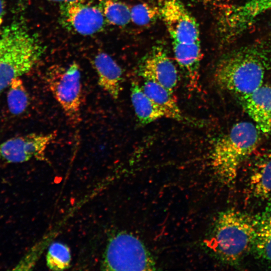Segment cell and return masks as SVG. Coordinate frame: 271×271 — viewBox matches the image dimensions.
Wrapping results in <instances>:
<instances>
[{
    "mask_svg": "<svg viewBox=\"0 0 271 271\" xmlns=\"http://www.w3.org/2000/svg\"><path fill=\"white\" fill-rule=\"evenodd\" d=\"M67 21L78 33L91 35L103 28L105 17L98 7L82 2L67 3L65 8Z\"/></svg>",
    "mask_w": 271,
    "mask_h": 271,
    "instance_id": "cell-12",
    "label": "cell"
},
{
    "mask_svg": "<svg viewBox=\"0 0 271 271\" xmlns=\"http://www.w3.org/2000/svg\"><path fill=\"white\" fill-rule=\"evenodd\" d=\"M46 84L72 125L81 120L82 83L78 64L73 62L67 68L55 67L46 73Z\"/></svg>",
    "mask_w": 271,
    "mask_h": 271,
    "instance_id": "cell-7",
    "label": "cell"
},
{
    "mask_svg": "<svg viewBox=\"0 0 271 271\" xmlns=\"http://www.w3.org/2000/svg\"><path fill=\"white\" fill-rule=\"evenodd\" d=\"M93 63L99 86L112 98L117 99L122 90L121 67L111 56L104 52L98 53Z\"/></svg>",
    "mask_w": 271,
    "mask_h": 271,
    "instance_id": "cell-13",
    "label": "cell"
},
{
    "mask_svg": "<svg viewBox=\"0 0 271 271\" xmlns=\"http://www.w3.org/2000/svg\"><path fill=\"white\" fill-rule=\"evenodd\" d=\"M43 52L38 39L24 23L14 20L0 36V94L12 81L28 73Z\"/></svg>",
    "mask_w": 271,
    "mask_h": 271,
    "instance_id": "cell-3",
    "label": "cell"
},
{
    "mask_svg": "<svg viewBox=\"0 0 271 271\" xmlns=\"http://www.w3.org/2000/svg\"><path fill=\"white\" fill-rule=\"evenodd\" d=\"M192 1H198V2H207V3H211L212 2H215V3H216V2H218L219 1H221V0H192ZM224 1V0H223Z\"/></svg>",
    "mask_w": 271,
    "mask_h": 271,
    "instance_id": "cell-24",
    "label": "cell"
},
{
    "mask_svg": "<svg viewBox=\"0 0 271 271\" xmlns=\"http://www.w3.org/2000/svg\"><path fill=\"white\" fill-rule=\"evenodd\" d=\"M138 71L145 80L156 82L173 92L177 87V68L161 47L153 48L142 59Z\"/></svg>",
    "mask_w": 271,
    "mask_h": 271,
    "instance_id": "cell-10",
    "label": "cell"
},
{
    "mask_svg": "<svg viewBox=\"0 0 271 271\" xmlns=\"http://www.w3.org/2000/svg\"><path fill=\"white\" fill-rule=\"evenodd\" d=\"M103 12L107 21L113 25L123 26L131 21L130 9L121 2L106 0Z\"/></svg>",
    "mask_w": 271,
    "mask_h": 271,
    "instance_id": "cell-19",
    "label": "cell"
},
{
    "mask_svg": "<svg viewBox=\"0 0 271 271\" xmlns=\"http://www.w3.org/2000/svg\"><path fill=\"white\" fill-rule=\"evenodd\" d=\"M130 98L139 121L146 125L166 117L164 111L144 92L142 86L133 82L130 87Z\"/></svg>",
    "mask_w": 271,
    "mask_h": 271,
    "instance_id": "cell-16",
    "label": "cell"
},
{
    "mask_svg": "<svg viewBox=\"0 0 271 271\" xmlns=\"http://www.w3.org/2000/svg\"><path fill=\"white\" fill-rule=\"evenodd\" d=\"M71 253L65 244L55 242L51 244L46 255V263L51 270H63L70 265Z\"/></svg>",
    "mask_w": 271,
    "mask_h": 271,
    "instance_id": "cell-20",
    "label": "cell"
},
{
    "mask_svg": "<svg viewBox=\"0 0 271 271\" xmlns=\"http://www.w3.org/2000/svg\"><path fill=\"white\" fill-rule=\"evenodd\" d=\"M142 87L145 93L164 111L166 118L183 122H195L184 114L173 92L149 80H145Z\"/></svg>",
    "mask_w": 271,
    "mask_h": 271,
    "instance_id": "cell-14",
    "label": "cell"
},
{
    "mask_svg": "<svg viewBox=\"0 0 271 271\" xmlns=\"http://www.w3.org/2000/svg\"><path fill=\"white\" fill-rule=\"evenodd\" d=\"M254 229V218L227 209L217 215L207 245L222 261L236 265L252 247Z\"/></svg>",
    "mask_w": 271,
    "mask_h": 271,
    "instance_id": "cell-5",
    "label": "cell"
},
{
    "mask_svg": "<svg viewBox=\"0 0 271 271\" xmlns=\"http://www.w3.org/2000/svg\"><path fill=\"white\" fill-rule=\"evenodd\" d=\"M160 10L172 40L175 59L188 84L196 86L199 83L202 58L198 24L179 0H165Z\"/></svg>",
    "mask_w": 271,
    "mask_h": 271,
    "instance_id": "cell-1",
    "label": "cell"
},
{
    "mask_svg": "<svg viewBox=\"0 0 271 271\" xmlns=\"http://www.w3.org/2000/svg\"><path fill=\"white\" fill-rule=\"evenodd\" d=\"M259 132L253 123L238 122L215 141L210 163L220 183L230 185L234 182L241 165L259 144Z\"/></svg>",
    "mask_w": 271,
    "mask_h": 271,
    "instance_id": "cell-4",
    "label": "cell"
},
{
    "mask_svg": "<svg viewBox=\"0 0 271 271\" xmlns=\"http://www.w3.org/2000/svg\"><path fill=\"white\" fill-rule=\"evenodd\" d=\"M105 270H154L156 263L144 243L136 236L120 232L109 241L102 262Z\"/></svg>",
    "mask_w": 271,
    "mask_h": 271,
    "instance_id": "cell-6",
    "label": "cell"
},
{
    "mask_svg": "<svg viewBox=\"0 0 271 271\" xmlns=\"http://www.w3.org/2000/svg\"><path fill=\"white\" fill-rule=\"evenodd\" d=\"M247 189L250 196L255 199L271 197V154L255 162L248 177Z\"/></svg>",
    "mask_w": 271,
    "mask_h": 271,
    "instance_id": "cell-15",
    "label": "cell"
},
{
    "mask_svg": "<svg viewBox=\"0 0 271 271\" xmlns=\"http://www.w3.org/2000/svg\"><path fill=\"white\" fill-rule=\"evenodd\" d=\"M56 132L31 133L14 137L0 143V162L20 163L32 159L46 160L45 152Z\"/></svg>",
    "mask_w": 271,
    "mask_h": 271,
    "instance_id": "cell-8",
    "label": "cell"
},
{
    "mask_svg": "<svg viewBox=\"0 0 271 271\" xmlns=\"http://www.w3.org/2000/svg\"><path fill=\"white\" fill-rule=\"evenodd\" d=\"M271 10V0H246L225 10L219 20L223 38L231 40L249 28L262 14Z\"/></svg>",
    "mask_w": 271,
    "mask_h": 271,
    "instance_id": "cell-9",
    "label": "cell"
},
{
    "mask_svg": "<svg viewBox=\"0 0 271 271\" xmlns=\"http://www.w3.org/2000/svg\"><path fill=\"white\" fill-rule=\"evenodd\" d=\"M7 103L11 114L18 115L24 113L29 104V96L20 77L13 79L9 85Z\"/></svg>",
    "mask_w": 271,
    "mask_h": 271,
    "instance_id": "cell-18",
    "label": "cell"
},
{
    "mask_svg": "<svg viewBox=\"0 0 271 271\" xmlns=\"http://www.w3.org/2000/svg\"><path fill=\"white\" fill-rule=\"evenodd\" d=\"M130 10L131 21L140 26L150 24L161 16L159 9L146 3L135 5Z\"/></svg>",
    "mask_w": 271,
    "mask_h": 271,
    "instance_id": "cell-21",
    "label": "cell"
},
{
    "mask_svg": "<svg viewBox=\"0 0 271 271\" xmlns=\"http://www.w3.org/2000/svg\"><path fill=\"white\" fill-rule=\"evenodd\" d=\"M6 4L5 0H0V36L3 29V23L5 15Z\"/></svg>",
    "mask_w": 271,
    "mask_h": 271,
    "instance_id": "cell-22",
    "label": "cell"
},
{
    "mask_svg": "<svg viewBox=\"0 0 271 271\" xmlns=\"http://www.w3.org/2000/svg\"><path fill=\"white\" fill-rule=\"evenodd\" d=\"M251 248L260 259L271 263V206L254 218Z\"/></svg>",
    "mask_w": 271,
    "mask_h": 271,
    "instance_id": "cell-17",
    "label": "cell"
},
{
    "mask_svg": "<svg viewBox=\"0 0 271 271\" xmlns=\"http://www.w3.org/2000/svg\"><path fill=\"white\" fill-rule=\"evenodd\" d=\"M242 106L259 131L271 135V85L241 96Z\"/></svg>",
    "mask_w": 271,
    "mask_h": 271,
    "instance_id": "cell-11",
    "label": "cell"
},
{
    "mask_svg": "<svg viewBox=\"0 0 271 271\" xmlns=\"http://www.w3.org/2000/svg\"><path fill=\"white\" fill-rule=\"evenodd\" d=\"M270 62V55L263 46L241 48L219 60L214 72L215 82L224 90L241 96L247 95L263 84Z\"/></svg>",
    "mask_w": 271,
    "mask_h": 271,
    "instance_id": "cell-2",
    "label": "cell"
},
{
    "mask_svg": "<svg viewBox=\"0 0 271 271\" xmlns=\"http://www.w3.org/2000/svg\"><path fill=\"white\" fill-rule=\"evenodd\" d=\"M48 1L55 2H62L65 4H67V3H76V2L84 3V0H48Z\"/></svg>",
    "mask_w": 271,
    "mask_h": 271,
    "instance_id": "cell-23",
    "label": "cell"
}]
</instances>
